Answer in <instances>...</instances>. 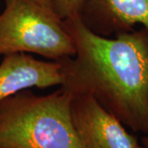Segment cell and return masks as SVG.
Listing matches in <instances>:
<instances>
[{"label":"cell","mask_w":148,"mask_h":148,"mask_svg":"<svg viewBox=\"0 0 148 148\" xmlns=\"http://www.w3.org/2000/svg\"><path fill=\"white\" fill-rule=\"evenodd\" d=\"M36 53L53 61L75 54L63 19L36 0H5L0 13V56Z\"/></svg>","instance_id":"cell-3"},{"label":"cell","mask_w":148,"mask_h":148,"mask_svg":"<svg viewBox=\"0 0 148 148\" xmlns=\"http://www.w3.org/2000/svg\"><path fill=\"white\" fill-rule=\"evenodd\" d=\"M86 0H52L53 11L61 19L80 16Z\"/></svg>","instance_id":"cell-7"},{"label":"cell","mask_w":148,"mask_h":148,"mask_svg":"<svg viewBox=\"0 0 148 148\" xmlns=\"http://www.w3.org/2000/svg\"><path fill=\"white\" fill-rule=\"evenodd\" d=\"M63 82L61 61H41L27 53L8 54L0 64V102L21 90L60 86Z\"/></svg>","instance_id":"cell-6"},{"label":"cell","mask_w":148,"mask_h":148,"mask_svg":"<svg viewBox=\"0 0 148 148\" xmlns=\"http://www.w3.org/2000/svg\"><path fill=\"white\" fill-rule=\"evenodd\" d=\"M73 95L24 90L0 102V148H84L71 116Z\"/></svg>","instance_id":"cell-2"},{"label":"cell","mask_w":148,"mask_h":148,"mask_svg":"<svg viewBox=\"0 0 148 148\" xmlns=\"http://www.w3.org/2000/svg\"><path fill=\"white\" fill-rule=\"evenodd\" d=\"M143 143H148V135L146 136L145 138H143Z\"/></svg>","instance_id":"cell-10"},{"label":"cell","mask_w":148,"mask_h":148,"mask_svg":"<svg viewBox=\"0 0 148 148\" xmlns=\"http://www.w3.org/2000/svg\"><path fill=\"white\" fill-rule=\"evenodd\" d=\"M64 22L75 54L61 60L60 86L72 95L92 96L127 128L147 136V30L106 37L89 30L80 16Z\"/></svg>","instance_id":"cell-1"},{"label":"cell","mask_w":148,"mask_h":148,"mask_svg":"<svg viewBox=\"0 0 148 148\" xmlns=\"http://www.w3.org/2000/svg\"><path fill=\"white\" fill-rule=\"evenodd\" d=\"M36 1H37L38 3H40L42 5L47 7V8H52L53 10V5H52V0H36Z\"/></svg>","instance_id":"cell-8"},{"label":"cell","mask_w":148,"mask_h":148,"mask_svg":"<svg viewBox=\"0 0 148 148\" xmlns=\"http://www.w3.org/2000/svg\"><path fill=\"white\" fill-rule=\"evenodd\" d=\"M80 18L101 36H116L138 26L148 31V0H86Z\"/></svg>","instance_id":"cell-5"},{"label":"cell","mask_w":148,"mask_h":148,"mask_svg":"<svg viewBox=\"0 0 148 148\" xmlns=\"http://www.w3.org/2000/svg\"><path fill=\"white\" fill-rule=\"evenodd\" d=\"M72 121L84 148H135L138 138L92 96L73 95Z\"/></svg>","instance_id":"cell-4"},{"label":"cell","mask_w":148,"mask_h":148,"mask_svg":"<svg viewBox=\"0 0 148 148\" xmlns=\"http://www.w3.org/2000/svg\"><path fill=\"white\" fill-rule=\"evenodd\" d=\"M135 148H148V143H143V145H138Z\"/></svg>","instance_id":"cell-9"}]
</instances>
